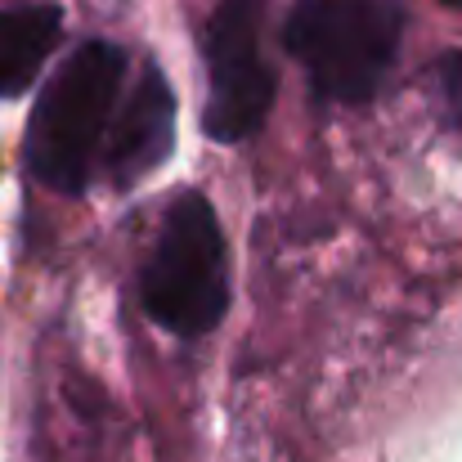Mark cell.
Instances as JSON below:
<instances>
[{"label":"cell","mask_w":462,"mask_h":462,"mask_svg":"<svg viewBox=\"0 0 462 462\" xmlns=\"http://www.w3.org/2000/svg\"><path fill=\"white\" fill-rule=\"evenodd\" d=\"M288 54L328 104H368L404 45V0H297L283 23Z\"/></svg>","instance_id":"2"},{"label":"cell","mask_w":462,"mask_h":462,"mask_svg":"<svg viewBox=\"0 0 462 462\" xmlns=\"http://www.w3.org/2000/svg\"><path fill=\"white\" fill-rule=\"evenodd\" d=\"M171 149H175V95L157 68H144L135 90L122 99L113 117L99 171L108 175L113 189H131L144 175H153L171 157Z\"/></svg>","instance_id":"5"},{"label":"cell","mask_w":462,"mask_h":462,"mask_svg":"<svg viewBox=\"0 0 462 462\" xmlns=\"http://www.w3.org/2000/svg\"><path fill=\"white\" fill-rule=\"evenodd\" d=\"M440 5H454V9H462V0H440Z\"/></svg>","instance_id":"8"},{"label":"cell","mask_w":462,"mask_h":462,"mask_svg":"<svg viewBox=\"0 0 462 462\" xmlns=\"http://www.w3.org/2000/svg\"><path fill=\"white\" fill-rule=\"evenodd\" d=\"M431 90H436L440 122H445L449 131H462V50L436 59V68H431Z\"/></svg>","instance_id":"7"},{"label":"cell","mask_w":462,"mask_h":462,"mask_svg":"<svg viewBox=\"0 0 462 462\" xmlns=\"http://www.w3.org/2000/svg\"><path fill=\"white\" fill-rule=\"evenodd\" d=\"M59 36H63L59 5L0 9V99H14L36 81V72L54 54Z\"/></svg>","instance_id":"6"},{"label":"cell","mask_w":462,"mask_h":462,"mask_svg":"<svg viewBox=\"0 0 462 462\" xmlns=\"http://www.w3.org/2000/svg\"><path fill=\"white\" fill-rule=\"evenodd\" d=\"M144 310L157 328L175 337L211 332L229 310V252L216 207L202 193L171 202L157 229L153 256L144 265Z\"/></svg>","instance_id":"3"},{"label":"cell","mask_w":462,"mask_h":462,"mask_svg":"<svg viewBox=\"0 0 462 462\" xmlns=\"http://www.w3.org/2000/svg\"><path fill=\"white\" fill-rule=\"evenodd\" d=\"M126 54L113 41L77 45L41 90L27 126V166L59 193H81L104 162L113 117L122 108Z\"/></svg>","instance_id":"1"},{"label":"cell","mask_w":462,"mask_h":462,"mask_svg":"<svg viewBox=\"0 0 462 462\" xmlns=\"http://www.w3.org/2000/svg\"><path fill=\"white\" fill-rule=\"evenodd\" d=\"M265 0H220L202 54H207V108L202 126L220 144H243L256 135L274 104V72L261 50Z\"/></svg>","instance_id":"4"}]
</instances>
